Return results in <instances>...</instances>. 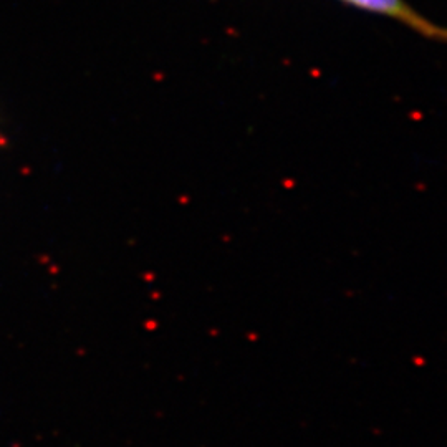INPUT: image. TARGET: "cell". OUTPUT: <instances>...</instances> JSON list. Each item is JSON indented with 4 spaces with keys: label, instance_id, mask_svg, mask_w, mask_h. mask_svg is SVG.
<instances>
[{
    "label": "cell",
    "instance_id": "6da1fadb",
    "mask_svg": "<svg viewBox=\"0 0 447 447\" xmlns=\"http://www.w3.org/2000/svg\"><path fill=\"white\" fill-rule=\"evenodd\" d=\"M341 2L373 12V14L390 17V19L404 23L406 27H409L411 30L417 32L422 37L447 43V28L436 25L434 22L427 20L426 17L417 14L404 0H341Z\"/></svg>",
    "mask_w": 447,
    "mask_h": 447
}]
</instances>
